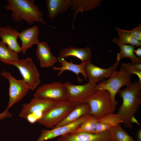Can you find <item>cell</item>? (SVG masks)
I'll list each match as a JSON object with an SVG mask.
<instances>
[{
  "instance_id": "cell-26",
  "label": "cell",
  "mask_w": 141,
  "mask_h": 141,
  "mask_svg": "<svg viewBox=\"0 0 141 141\" xmlns=\"http://www.w3.org/2000/svg\"><path fill=\"white\" fill-rule=\"evenodd\" d=\"M97 122V118L92 116L82 123L74 133L94 134Z\"/></svg>"
},
{
  "instance_id": "cell-29",
  "label": "cell",
  "mask_w": 141,
  "mask_h": 141,
  "mask_svg": "<svg viewBox=\"0 0 141 141\" xmlns=\"http://www.w3.org/2000/svg\"><path fill=\"white\" fill-rule=\"evenodd\" d=\"M112 127L110 125L97 122L94 134H99L109 131Z\"/></svg>"
},
{
  "instance_id": "cell-24",
  "label": "cell",
  "mask_w": 141,
  "mask_h": 141,
  "mask_svg": "<svg viewBox=\"0 0 141 141\" xmlns=\"http://www.w3.org/2000/svg\"><path fill=\"white\" fill-rule=\"evenodd\" d=\"M109 131L112 141H137L122 128L121 124L112 127Z\"/></svg>"
},
{
  "instance_id": "cell-11",
  "label": "cell",
  "mask_w": 141,
  "mask_h": 141,
  "mask_svg": "<svg viewBox=\"0 0 141 141\" xmlns=\"http://www.w3.org/2000/svg\"><path fill=\"white\" fill-rule=\"evenodd\" d=\"M119 62L117 60L112 66L107 68L98 67L91 62L85 63V71L88 78V82L96 84L97 82L110 77L116 71Z\"/></svg>"
},
{
  "instance_id": "cell-14",
  "label": "cell",
  "mask_w": 141,
  "mask_h": 141,
  "mask_svg": "<svg viewBox=\"0 0 141 141\" xmlns=\"http://www.w3.org/2000/svg\"><path fill=\"white\" fill-rule=\"evenodd\" d=\"M37 45L36 56L40 67L48 68L54 66L57 62V57L52 54L47 43L44 41L39 42Z\"/></svg>"
},
{
  "instance_id": "cell-33",
  "label": "cell",
  "mask_w": 141,
  "mask_h": 141,
  "mask_svg": "<svg viewBox=\"0 0 141 141\" xmlns=\"http://www.w3.org/2000/svg\"><path fill=\"white\" fill-rule=\"evenodd\" d=\"M131 66L136 69L141 70V63H138L131 64Z\"/></svg>"
},
{
  "instance_id": "cell-12",
  "label": "cell",
  "mask_w": 141,
  "mask_h": 141,
  "mask_svg": "<svg viewBox=\"0 0 141 141\" xmlns=\"http://www.w3.org/2000/svg\"><path fill=\"white\" fill-rule=\"evenodd\" d=\"M56 103L34 97L29 102L22 105L19 116L25 119L28 115L34 113L41 112L43 114Z\"/></svg>"
},
{
  "instance_id": "cell-2",
  "label": "cell",
  "mask_w": 141,
  "mask_h": 141,
  "mask_svg": "<svg viewBox=\"0 0 141 141\" xmlns=\"http://www.w3.org/2000/svg\"><path fill=\"white\" fill-rule=\"evenodd\" d=\"M5 9L11 11L12 19L16 22L24 20L30 25L38 22L49 26L44 20L42 12L35 0H7Z\"/></svg>"
},
{
  "instance_id": "cell-15",
  "label": "cell",
  "mask_w": 141,
  "mask_h": 141,
  "mask_svg": "<svg viewBox=\"0 0 141 141\" xmlns=\"http://www.w3.org/2000/svg\"><path fill=\"white\" fill-rule=\"evenodd\" d=\"M40 31L38 26L28 27L19 32L18 38L20 39L21 52L23 54L27 50L34 45H37L39 42L38 38Z\"/></svg>"
},
{
  "instance_id": "cell-31",
  "label": "cell",
  "mask_w": 141,
  "mask_h": 141,
  "mask_svg": "<svg viewBox=\"0 0 141 141\" xmlns=\"http://www.w3.org/2000/svg\"><path fill=\"white\" fill-rule=\"evenodd\" d=\"M131 35L135 38L141 41V24H139L137 26L134 28L131 31H129Z\"/></svg>"
},
{
  "instance_id": "cell-13",
  "label": "cell",
  "mask_w": 141,
  "mask_h": 141,
  "mask_svg": "<svg viewBox=\"0 0 141 141\" xmlns=\"http://www.w3.org/2000/svg\"><path fill=\"white\" fill-rule=\"evenodd\" d=\"M56 141H112L109 130L99 134L84 132L68 133L59 137Z\"/></svg>"
},
{
  "instance_id": "cell-7",
  "label": "cell",
  "mask_w": 141,
  "mask_h": 141,
  "mask_svg": "<svg viewBox=\"0 0 141 141\" xmlns=\"http://www.w3.org/2000/svg\"><path fill=\"white\" fill-rule=\"evenodd\" d=\"M34 97L54 102L67 99L66 90L64 83L53 82L38 87L34 94Z\"/></svg>"
},
{
  "instance_id": "cell-5",
  "label": "cell",
  "mask_w": 141,
  "mask_h": 141,
  "mask_svg": "<svg viewBox=\"0 0 141 141\" xmlns=\"http://www.w3.org/2000/svg\"><path fill=\"white\" fill-rule=\"evenodd\" d=\"M131 75L124 68L121 66L119 71H115L108 79L103 80L96 85L95 91L105 90L110 93L114 103L116 105L117 102L115 99L116 94L122 86L130 85Z\"/></svg>"
},
{
  "instance_id": "cell-20",
  "label": "cell",
  "mask_w": 141,
  "mask_h": 141,
  "mask_svg": "<svg viewBox=\"0 0 141 141\" xmlns=\"http://www.w3.org/2000/svg\"><path fill=\"white\" fill-rule=\"evenodd\" d=\"M90 111V107L88 104L84 103L77 104L67 116L54 127L73 122L84 116L89 114Z\"/></svg>"
},
{
  "instance_id": "cell-23",
  "label": "cell",
  "mask_w": 141,
  "mask_h": 141,
  "mask_svg": "<svg viewBox=\"0 0 141 141\" xmlns=\"http://www.w3.org/2000/svg\"><path fill=\"white\" fill-rule=\"evenodd\" d=\"M18 54L9 48L2 40L0 41V61L10 64L20 60Z\"/></svg>"
},
{
  "instance_id": "cell-3",
  "label": "cell",
  "mask_w": 141,
  "mask_h": 141,
  "mask_svg": "<svg viewBox=\"0 0 141 141\" xmlns=\"http://www.w3.org/2000/svg\"><path fill=\"white\" fill-rule=\"evenodd\" d=\"M81 103L88 104L90 107L89 114L97 119L106 114H114L117 105L109 92L105 90L95 91Z\"/></svg>"
},
{
  "instance_id": "cell-18",
  "label": "cell",
  "mask_w": 141,
  "mask_h": 141,
  "mask_svg": "<svg viewBox=\"0 0 141 141\" xmlns=\"http://www.w3.org/2000/svg\"><path fill=\"white\" fill-rule=\"evenodd\" d=\"M45 4L48 17L52 20L59 15L66 11L71 7V0H46Z\"/></svg>"
},
{
  "instance_id": "cell-22",
  "label": "cell",
  "mask_w": 141,
  "mask_h": 141,
  "mask_svg": "<svg viewBox=\"0 0 141 141\" xmlns=\"http://www.w3.org/2000/svg\"><path fill=\"white\" fill-rule=\"evenodd\" d=\"M111 41L117 45L120 48V52L117 54L116 60L120 61L123 58H128L131 60V64L141 63V58L137 57L134 53V46L122 43L116 37L113 38Z\"/></svg>"
},
{
  "instance_id": "cell-8",
  "label": "cell",
  "mask_w": 141,
  "mask_h": 141,
  "mask_svg": "<svg viewBox=\"0 0 141 141\" xmlns=\"http://www.w3.org/2000/svg\"><path fill=\"white\" fill-rule=\"evenodd\" d=\"M1 74L7 79L9 83V100L6 109L9 110L15 103L22 99L30 90L22 79H16L10 72L3 71Z\"/></svg>"
},
{
  "instance_id": "cell-32",
  "label": "cell",
  "mask_w": 141,
  "mask_h": 141,
  "mask_svg": "<svg viewBox=\"0 0 141 141\" xmlns=\"http://www.w3.org/2000/svg\"><path fill=\"white\" fill-rule=\"evenodd\" d=\"M12 115L6 109L3 112L0 113V121L7 118H9L12 117Z\"/></svg>"
},
{
  "instance_id": "cell-21",
  "label": "cell",
  "mask_w": 141,
  "mask_h": 141,
  "mask_svg": "<svg viewBox=\"0 0 141 141\" xmlns=\"http://www.w3.org/2000/svg\"><path fill=\"white\" fill-rule=\"evenodd\" d=\"M71 9L74 11L72 27L74 28L73 24L76 16L79 12L81 13L84 11L93 9L99 6L102 0H71Z\"/></svg>"
},
{
  "instance_id": "cell-25",
  "label": "cell",
  "mask_w": 141,
  "mask_h": 141,
  "mask_svg": "<svg viewBox=\"0 0 141 141\" xmlns=\"http://www.w3.org/2000/svg\"><path fill=\"white\" fill-rule=\"evenodd\" d=\"M115 30L119 36L118 40L121 43L138 47L141 46V42L134 37L129 31L122 30L119 28Z\"/></svg>"
},
{
  "instance_id": "cell-30",
  "label": "cell",
  "mask_w": 141,
  "mask_h": 141,
  "mask_svg": "<svg viewBox=\"0 0 141 141\" xmlns=\"http://www.w3.org/2000/svg\"><path fill=\"white\" fill-rule=\"evenodd\" d=\"M43 114V113L41 112L34 113L28 115L25 119L30 124H33L37 122Z\"/></svg>"
},
{
  "instance_id": "cell-6",
  "label": "cell",
  "mask_w": 141,
  "mask_h": 141,
  "mask_svg": "<svg viewBox=\"0 0 141 141\" xmlns=\"http://www.w3.org/2000/svg\"><path fill=\"white\" fill-rule=\"evenodd\" d=\"M12 65L19 70L23 78L22 80L30 90L33 91L40 83L39 72L32 59L28 57L12 63Z\"/></svg>"
},
{
  "instance_id": "cell-9",
  "label": "cell",
  "mask_w": 141,
  "mask_h": 141,
  "mask_svg": "<svg viewBox=\"0 0 141 141\" xmlns=\"http://www.w3.org/2000/svg\"><path fill=\"white\" fill-rule=\"evenodd\" d=\"M92 116L89 114H87L72 123L54 127L51 129L42 130L36 141H44L68 133H74L82 123Z\"/></svg>"
},
{
  "instance_id": "cell-28",
  "label": "cell",
  "mask_w": 141,
  "mask_h": 141,
  "mask_svg": "<svg viewBox=\"0 0 141 141\" xmlns=\"http://www.w3.org/2000/svg\"><path fill=\"white\" fill-rule=\"evenodd\" d=\"M131 63H122L121 66L124 68L131 74H135L138 78L139 81L141 82V70L136 69L131 66Z\"/></svg>"
},
{
  "instance_id": "cell-10",
  "label": "cell",
  "mask_w": 141,
  "mask_h": 141,
  "mask_svg": "<svg viewBox=\"0 0 141 141\" xmlns=\"http://www.w3.org/2000/svg\"><path fill=\"white\" fill-rule=\"evenodd\" d=\"M67 93V99L76 104L94 92L96 84L88 82L83 85H76L67 81L64 83Z\"/></svg>"
},
{
  "instance_id": "cell-19",
  "label": "cell",
  "mask_w": 141,
  "mask_h": 141,
  "mask_svg": "<svg viewBox=\"0 0 141 141\" xmlns=\"http://www.w3.org/2000/svg\"><path fill=\"white\" fill-rule=\"evenodd\" d=\"M92 52L89 47L80 48L71 46L61 49L59 56L65 58L69 56H74L79 59L81 62L86 63L91 62Z\"/></svg>"
},
{
  "instance_id": "cell-1",
  "label": "cell",
  "mask_w": 141,
  "mask_h": 141,
  "mask_svg": "<svg viewBox=\"0 0 141 141\" xmlns=\"http://www.w3.org/2000/svg\"><path fill=\"white\" fill-rule=\"evenodd\" d=\"M141 82L134 81L118 92L122 98V103L116 114L125 127L131 129L134 115L141 104Z\"/></svg>"
},
{
  "instance_id": "cell-16",
  "label": "cell",
  "mask_w": 141,
  "mask_h": 141,
  "mask_svg": "<svg viewBox=\"0 0 141 141\" xmlns=\"http://www.w3.org/2000/svg\"><path fill=\"white\" fill-rule=\"evenodd\" d=\"M57 61L61 66L60 67L54 66L52 67V69L54 71H59L58 75L60 76L63 72L69 70L75 73L77 76L78 81L81 82L82 80L79 77V74L80 73L83 75L84 80H87V76L85 73L84 69L85 63L81 62L79 64H75L71 61L70 62L65 60L64 58L59 56L57 57Z\"/></svg>"
},
{
  "instance_id": "cell-4",
  "label": "cell",
  "mask_w": 141,
  "mask_h": 141,
  "mask_svg": "<svg viewBox=\"0 0 141 141\" xmlns=\"http://www.w3.org/2000/svg\"><path fill=\"white\" fill-rule=\"evenodd\" d=\"M77 104L67 99L56 102L43 114L37 122L47 128H52L63 120Z\"/></svg>"
},
{
  "instance_id": "cell-17",
  "label": "cell",
  "mask_w": 141,
  "mask_h": 141,
  "mask_svg": "<svg viewBox=\"0 0 141 141\" xmlns=\"http://www.w3.org/2000/svg\"><path fill=\"white\" fill-rule=\"evenodd\" d=\"M19 32L16 29L8 25L0 27V38L7 46L15 52H21V46L17 42Z\"/></svg>"
},
{
  "instance_id": "cell-35",
  "label": "cell",
  "mask_w": 141,
  "mask_h": 141,
  "mask_svg": "<svg viewBox=\"0 0 141 141\" xmlns=\"http://www.w3.org/2000/svg\"><path fill=\"white\" fill-rule=\"evenodd\" d=\"M137 138L139 141H141V130H140L137 134Z\"/></svg>"
},
{
  "instance_id": "cell-27",
  "label": "cell",
  "mask_w": 141,
  "mask_h": 141,
  "mask_svg": "<svg viewBox=\"0 0 141 141\" xmlns=\"http://www.w3.org/2000/svg\"><path fill=\"white\" fill-rule=\"evenodd\" d=\"M97 122L104 123L111 126H115L122 123V121L116 114H108L97 119Z\"/></svg>"
},
{
  "instance_id": "cell-34",
  "label": "cell",
  "mask_w": 141,
  "mask_h": 141,
  "mask_svg": "<svg viewBox=\"0 0 141 141\" xmlns=\"http://www.w3.org/2000/svg\"><path fill=\"white\" fill-rule=\"evenodd\" d=\"M134 53H135L136 56H138L139 57L141 58V49L138 48L136 50H134Z\"/></svg>"
}]
</instances>
